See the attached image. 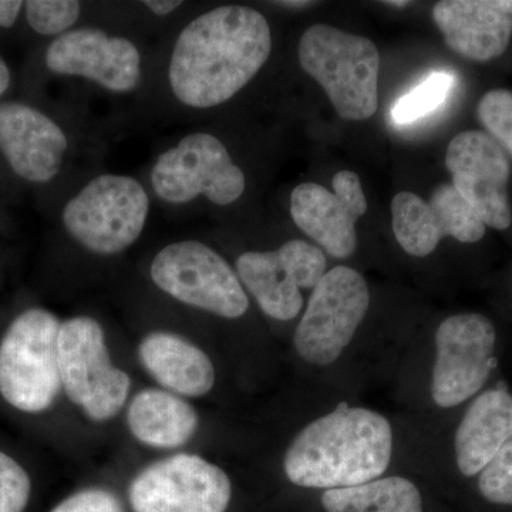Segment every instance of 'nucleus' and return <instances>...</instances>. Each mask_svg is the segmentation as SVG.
<instances>
[{"label":"nucleus","instance_id":"f257e3e1","mask_svg":"<svg viewBox=\"0 0 512 512\" xmlns=\"http://www.w3.org/2000/svg\"><path fill=\"white\" fill-rule=\"evenodd\" d=\"M271 52V26L258 10L212 9L178 36L168 69L171 90L194 109L220 106L254 79Z\"/></svg>","mask_w":512,"mask_h":512},{"label":"nucleus","instance_id":"f03ea898","mask_svg":"<svg viewBox=\"0 0 512 512\" xmlns=\"http://www.w3.org/2000/svg\"><path fill=\"white\" fill-rule=\"evenodd\" d=\"M393 430L383 414L340 403L299 431L286 450L284 470L302 488L353 487L386 473Z\"/></svg>","mask_w":512,"mask_h":512},{"label":"nucleus","instance_id":"7ed1b4c3","mask_svg":"<svg viewBox=\"0 0 512 512\" xmlns=\"http://www.w3.org/2000/svg\"><path fill=\"white\" fill-rule=\"evenodd\" d=\"M298 56L302 69L322 86L343 120H367L376 113L380 56L372 40L315 25L303 33Z\"/></svg>","mask_w":512,"mask_h":512},{"label":"nucleus","instance_id":"20e7f679","mask_svg":"<svg viewBox=\"0 0 512 512\" xmlns=\"http://www.w3.org/2000/svg\"><path fill=\"white\" fill-rule=\"evenodd\" d=\"M62 322L42 308L28 309L10 323L0 342V394L25 413H42L62 392L59 332Z\"/></svg>","mask_w":512,"mask_h":512},{"label":"nucleus","instance_id":"39448f33","mask_svg":"<svg viewBox=\"0 0 512 512\" xmlns=\"http://www.w3.org/2000/svg\"><path fill=\"white\" fill-rule=\"evenodd\" d=\"M150 200L128 175L103 174L90 181L63 210V225L84 248L114 255L131 247L146 227Z\"/></svg>","mask_w":512,"mask_h":512},{"label":"nucleus","instance_id":"423d86ee","mask_svg":"<svg viewBox=\"0 0 512 512\" xmlns=\"http://www.w3.org/2000/svg\"><path fill=\"white\" fill-rule=\"evenodd\" d=\"M59 367L67 397L93 421L119 414L130 393L131 380L111 363L104 330L97 320L77 316L60 326Z\"/></svg>","mask_w":512,"mask_h":512},{"label":"nucleus","instance_id":"0eeeda50","mask_svg":"<svg viewBox=\"0 0 512 512\" xmlns=\"http://www.w3.org/2000/svg\"><path fill=\"white\" fill-rule=\"evenodd\" d=\"M370 306L366 279L349 266H335L312 289L293 335V348L308 365L326 367L345 353Z\"/></svg>","mask_w":512,"mask_h":512},{"label":"nucleus","instance_id":"6e6552de","mask_svg":"<svg viewBox=\"0 0 512 512\" xmlns=\"http://www.w3.org/2000/svg\"><path fill=\"white\" fill-rule=\"evenodd\" d=\"M150 274L158 288L185 305L225 319L241 318L248 311V295L237 272L202 242H175L161 249Z\"/></svg>","mask_w":512,"mask_h":512},{"label":"nucleus","instance_id":"1a4fd4ad","mask_svg":"<svg viewBox=\"0 0 512 512\" xmlns=\"http://www.w3.org/2000/svg\"><path fill=\"white\" fill-rule=\"evenodd\" d=\"M151 185L170 204H187L204 195L212 204L227 207L242 197L247 180L217 137L192 133L157 158Z\"/></svg>","mask_w":512,"mask_h":512},{"label":"nucleus","instance_id":"9d476101","mask_svg":"<svg viewBox=\"0 0 512 512\" xmlns=\"http://www.w3.org/2000/svg\"><path fill=\"white\" fill-rule=\"evenodd\" d=\"M228 474L195 454H175L144 468L128 488L134 512H227Z\"/></svg>","mask_w":512,"mask_h":512},{"label":"nucleus","instance_id":"9b49d317","mask_svg":"<svg viewBox=\"0 0 512 512\" xmlns=\"http://www.w3.org/2000/svg\"><path fill=\"white\" fill-rule=\"evenodd\" d=\"M495 340L493 322L480 313H460L441 322L430 387L437 406L451 409L483 389L497 366Z\"/></svg>","mask_w":512,"mask_h":512},{"label":"nucleus","instance_id":"f8f14e48","mask_svg":"<svg viewBox=\"0 0 512 512\" xmlns=\"http://www.w3.org/2000/svg\"><path fill=\"white\" fill-rule=\"evenodd\" d=\"M326 266L322 249L293 239L275 251L245 252L237 259V274L266 315L288 322L302 311L303 289L315 288Z\"/></svg>","mask_w":512,"mask_h":512},{"label":"nucleus","instance_id":"ddd939ff","mask_svg":"<svg viewBox=\"0 0 512 512\" xmlns=\"http://www.w3.org/2000/svg\"><path fill=\"white\" fill-rule=\"evenodd\" d=\"M392 225L400 247L416 258L433 254L441 239L474 244L485 235L484 221L453 184L434 188L429 201L399 192L392 201Z\"/></svg>","mask_w":512,"mask_h":512},{"label":"nucleus","instance_id":"4468645a","mask_svg":"<svg viewBox=\"0 0 512 512\" xmlns=\"http://www.w3.org/2000/svg\"><path fill=\"white\" fill-rule=\"evenodd\" d=\"M446 165L453 187L480 215L485 227L510 228V161L494 138L477 130L458 133L448 144Z\"/></svg>","mask_w":512,"mask_h":512},{"label":"nucleus","instance_id":"2eb2a0df","mask_svg":"<svg viewBox=\"0 0 512 512\" xmlns=\"http://www.w3.org/2000/svg\"><path fill=\"white\" fill-rule=\"evenodd\" d=\"M333 191L319 184L298 185L291 195V215L296 227L311 237L333 258L355 254L356 222L367 211L359 175L339 171L332 180Z\"/></svg>","mask_w":512,"mask_h":512},{"label":"nucleus","instance_id":"dca6fc26","mask_svg":"<svg viewBox=\"0 0 512 512\" xmlns=\"http://www.w3.org/2000/svg\"><path fill=\"white\" fill-rule=\"evenodd\" d=\"M46 66L63 76L92 80L114 93L133 92L141 79V55L124 37L97 28L73 29L47 47Z\"/></svg>","mask_w":512,"mask_h":512},{"label":"nucleus","instance_id":"f3484780","mask_svg":"<svg viewBox=\"0 0 512 512\" xmlns=\"http://www.w3.org/2000/svg\"><path fill=\"white\" fill-rule=\"evenodd\" d=\"M67 137L59 124L28 104H0V151L23 180L49 183L62 170Z\"/></svg>","mask_w":512,"mask_h":512},{"label":"nucleus","instance_id":"a211bd4d","mask_svg":"<svg viewBox=\"0 0 512 512\" xmlns=\"http://www.w3.org/2000/svg\"><path fill=\"white\" fill-rule=\"evenodd\" d=\"M434 23L457 55L490 62L504 55L512 36V18L491 0H443L434 5Z\"/></svg>","mask_w":512,"mask_h":512},{"label":"nucleus","instance_id":"6ab92c4d","mask_svg":"<svg viewBox=\"0 0 512 512\" xmlns=\"http://www.w3.org/2000/svg\"><path fill=\"white\" fill-rule=\"evenodd\" d=\"M512 440V396L507 390H487L474 399L454 436L456 463L463 476L484 470Z\"/></svg>","mask_w":512,"mask_h":512},{"label":"nucleus","instance_id":"aec40b11","mask_svg":"<svg viewBox=\"0 0 512 512\" xmlns=\"http://www.w3.org/2000/svg\"><path fill=\"white\" fill-rule=\"evenodd\" d=\"M138 357L161 386L181 396L201 397L215 383V369L207 353L168 332H153L141 340Z\"/></svg>","mask_w":512,"mask_h":512},{"label":"nucleus","instance_id":"412c9836","mask_svg":"<svg viewBox=\"0 0 512 512\" xmlns=\"http://www.w3.org/2000/svg\"><path fill=\"white\" fill-rule=\"evenodd\" d=\"M131 434L140 443L156 448L187 444L198 429V414L190 403L160 389L138 392L127 412Z\"/></svg>","mask_w":512,"mask_h":512},{"label":"nucleus","instance_id":"4be33fe9","mask_svg":"<svg viewBox=\"0 0 512 512\" xmlns=\"http://www.w3.org/2000/svg\"><path fill=\"white\" fill-rule=\"evenodd\" d=\"M326 512H423V498L409 478L380 477L322 495Z\"/></svg>","mask_w":512,"mask_h":512},{"label":"nucleus","instance_id":"5701e85b","mask_svg":"<svg viewBox=\"0 0 512 512\" xmlns=\"http://www.w3.org/2000/svg\"><path fill=\"white\" fill-rule=\"evenodd\" d=\"M454 83L456 79L453 74L444 72L431 74L413 92L396 101L392 110V119L397 124H407L427 116L446 100Z\"/></svg>","mask_w":512,"mask_h":512},{"label":"nucleus","instance_id":"b1692460","mask_svg":"<svg viewBox=\"0 0 512 512\" xmlns=\"http://www.w3.org/2000/svg\"><path fill=\"white\" fill-rule=\"evenodd\" d=\"M30 28L43 36H62L80 18L82 5L73 0H30L25 3Z\"/></svg>","mask_w":512,"mask_h":512},{"label":"nucleus","instance_id":"393cba45","mask_svg":"<svg viewBox=\"0 0 512 512\" xmlns=\"http://www.w3.org/2000/svg\"><path fill=\"white\" fill-rule=\"evenodd\" d=\"M478 119L488 131V136L498 141L512 154V93L494 89L485 93L478 103Z\"/></svg>","mask_w":512,"mask_h":512},{"label":"nucleus","instance_id":"a878e982","mask_svg":"<svg viewBox=\"0 0 512 512\" xmlns=\"http://www.w3.org/2000/svg\"><path fill=\"white\" fill-rule=\"evenodd\" d=\"M478 490L490 503L512 505V440L481 471Z\"/></svg>","mask_w":512,"mask_h":512},{"label":"nucleus","instance_id":"bb28decb","mask_svg":"<svg viewBox=\"0 0 512 512\" xmlns=\"http://www.w3.org/2000/svg\"><path fill=\"white\" fill-rule=\"evenodd\" d=\"M32 483L15 458L0 451V512H23L30 500Z\"/></svg>","mask_w":512,"mask_h":512},{"label":"nucleus","instance_id":"cd10ccee","mask_svg":"<svg viewBox=\"0 0 512 512\" xmlns=\"http://www.w3.org/2000/svg\"><path fill=\"white\" fill-rule=\"evenodd\" d=\"M52 512H124V508L110 491L87 488L67 497Z\"/></svg>","mask_w":512,"mask_h":512},{"label":"nucleus","instance_id":"c85d7f7f","mask_svg":"<svg viewBox=\"0 0 512 512\" xmlns=\"http://www.w3.org/2000/svg\"><path fill=\"white\" fill-rule=\"evenodd\" d=\"M23 6L18 0H0V28H12Z\"/></svg>","mask_w":512,"mask_h":512},{"label":"nucleus","instance_id":"c756f323","mask_svg":"<svg viewBox=\"0 0 512 512\" xmlns=\"http://www.w3.org/2000/svg\"><path fill=\"white\" fill-rule=\"evenodd\" d=\"M143 5L147 6V9H150L154 15L168 16L180 8L183 2L180 0H147V2H143Z\"/></svg>","mask_w":512,"mask_h":512},{"label":"nucleus","instance_id":"7c9ffc66","mask_svg":"<svg viewBox=\"0 0 512 512\" xmlns=\"http://www.w3.org/2000/svg\"><path fill=\"white\" fill-rule=\"evenodd\" d=\"M10 86V70L5 60L0 57V96L6 93Z\"/></svg>","mask_w":512,"mask_h":512},{"label":"nucleus","instance_id":"2f4dec72","mask_svg":"<svg viewBox=\"0 0 512 512\" xmlns=\"http://www.w3.org/2000/svg\"><path fill=\"white\" fill-rule=\"evenodd\" d=\"M495 9L512 18V0H491Z\"/></svg>","mask_w":512,"mask_h":512},{"label":"nucleus","instance_id":"473e14b6","mask_svg":"<svg viewBox=\"0 0 512 512\" xmlns=\"http://www.w3.org/2000/svg\"><path fill=\"white\" fill-rule=\"evenodd\" d=\"M275 3L276 5L285 6V8H306V6H311L313 2H306V0H303V2H289V0H286V2Z\"/></svg>","mask_w":512,"mask_h":512},{"label":"nucleus","instance_id":"72a5a7b5","mask_svg":"<svg viewBox=\"0 0 512 512\" xmlns=\"http://www.w3.org/2000/svg\"><path fill=\"white\" fill-rule=\"evenodd\" d=\"M384 5L393 6V8H406V6L412 5V3L407 2V0H389V2H384Z\"/></svg>","mask_w":512,"mask_h":512}]
</instances>
